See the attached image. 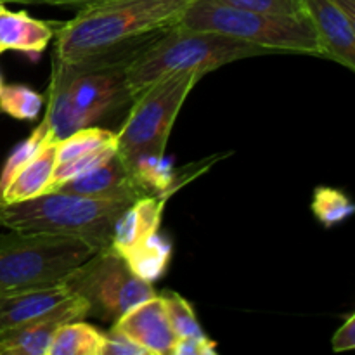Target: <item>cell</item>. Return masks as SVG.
Listing matches in <instances>:
<instances>
[{
  "mask_svg": "<svg viewBox=\"0 0 355 355\" xmlns=\"http://www.w3.org/2000/svg\"><path fill=\"white\" fill-rule=\"evenodd\" d=\"M194 0H103L76 9L55 24V58L62 62L107 51L125 42L173 26Z\"/></svg>",
  "mask_w": 355,
  "mask_h": 355,
  "instance_id": "cell-1",
  "label": "cell"
},
{
  "mask_svg": "<svg viewBox=\"0 0 355 355\" xmlns=\"http://www.w3.org/2000/svg\"><path fill=\"white\" fill-rule=\"evenodd\" d=\"M121 66L90 68L54 59L42 120L49 142H59L80 128L94 127L130 106L134 97Z\"/></svg>",
  "mask_w": 355,
  "mask_h": 355,
  "instance_id": "cell-2",
  "label": "cell"
},
{
  "mask_svg": "<svg viewBox=\"0 0 355 355\" xmlns=\"http://www.w3.org/2000/svg\"><path fill=\"white\" fill-rule=\"evenodd\" d=\"M128 205L125 200L47 191L17 203H0V225L24 234L82 239L99 252L111 246L114 222Z\"/></svg>",
  "mask_w": 355,
  "mask_h": 355,
  "instance_id": "cell-3",
  "label": "cell"
},
{
  "mask_svg": "<svg viewBox=\"0 0 355 355\" xmlns=\"http://www.w3.org/2000/svg\"><path fill=\"white\" fill-rule=\"evenodd\" d=\"M200 78L203 76L196 71L170 73L146 87L132 101L116 132V155L141 184L142 177L165 158L177 114Z\"/></svg>",
  "mask_w": 355,
  "mask_h": 355,
  "instance_id": "cell-4",
  "label": "cell"
},
{
  "mask_svg": "<svg viewBox=\"0 0 355 355\" xmlns=\"http://www.w3.org/2000/svg\"><path fill=\"white\" fill-rule=\"evenodd\" d=\"M184 30L208 31L248 42L267 52L321 58V45L307 14H274L243 9L222 0H194L177 21Z\"/></svg>",
  "mask_w": 355,
  "mask_h": 355,
  "instance_id": "cell-5",
  "label": "cell"
},
{
  "mask_svg": "<svg viewBox=\"0 0 355 355\" xmlns=\"http://www.w3.org/2000/svg\"><path fill=\"white\" fill-rule=\"evenodd\" d=\"M262 54L269 52L248 42L173 24L127 66L125 75L132 97H135L170 73L196 71L205 76L239 59Z\"/></svg>",
  "mask_w": 355,
  "mask_h": 355,
  "instance_id": "cell-6",
  "label": "cell"
},
{
  "mask_svg": "<svg viewBox=\"0 0 355 355\" xmlns=\"http://www.w3.org/2000/svg\"><path fill=\"white\" fill-rule=\"evenodd\" d=\"M96 252L68 236L0 234V295L54 286Z\"/></svg>",
  "mask_w": 355,
  "mask_h": 355,
  "instance_id": "cell-7",
  "label": "cell"
},
{
  "mask_svg": "<svg viewBox=\"0 0 355 355\" xmlns=\"http://www.w3.org/2000/svg\"><path fill=\"white\" fill-rule=\"evenodd\" d=\"M62 283L87 302L89 315L106 322H116L125 312L156 295L151 283L134 274L111 246L75 267Z\"/></svg>",
  "mask_w": 355,
  "mask_h": 355,
  "instance_id": "cell-8",
  "label": "cell"
},
{
  "mask_svg": "<svg viewBox=\"0 0 355 355\" xmlns=\"http://www.w3.org/2000/svg\"><path fill=\"white\" fill-rule=\"evenodd\" d=\"M314 26L321 58L355 71V0H302Z\"/></svg>",
  "mask_w": 355,
  "mask_h": 355,
  "instance_id": "cell-9",
  "label": "cell"
},
{
  "mask_svg": "<svg viewBox=\"0 0 355 355\" xmlns=\"http://www.w3.org/2000/svg\"><path fill=\"white\" fill-rule=\"evenodd\" d=\"M89 315V305L73 293L66 302L49 314L23 326L0 331V355H47L54 333L69 321H80Z\"/></svg>",
  "mask_w": 355,
  "mask_h": 355,
  "instance_id": "cell-10",
  "label": "cell"
},
{
  "mask_svg": "<svg viewBox=\"0 0 355 355\" xmlns=\"http://www.w3.org/2000/svg\"><path fill=\"white\" fill-rule=\"evenodd\" d=\"M52 191L82 194V196L90 198L125 200L130 203L149 194L148 189L125 168L123 162L118 155L111 156L107 162L101 163L99 166L82 173V175L58 184Z\"/></svg>",
  "mask_w": 355,
  "mask_h": 355,
  "instance_id": "cell-11",
  "label": "cell"
},
{
  "mask_svg": "<svg viewBox=\"0 0 355 355\" xmlns=\"http://www.w3.org/2000/svg\"><path fill=\"white\" fill-rule=\"evenodd\" d=\"M118 329L144 347L149 355H172L175 333L168 322L162 297H151L125 312L116 322Z\"/></svg>",
  "mask_w": 355,
  "mask_h": 355,
  "instance_id": "cell-12",
  "label": "cell"
},
{
  "mask_svg": "<svg viewBox=\"0 0 355 355\" xmlns=\"http://www.w3.org/2000/svg\"><path fill=\"white\" fill-rule=\"evenodd\" d=\"M64 283L0 295V331L23 326L58 309L71 297Z\"/></svg>",
  "mask_w": 355,
  "mask_h": 355,
  "instance_id": "cell-13",
  "label": "cell"
},
{
  "mask_svg": "<svg viewBox=\"0 0 355 355\" xmlns=\"http://www.w3.org/2000/svg\"><path fill=\"white\" fill-rule=\"evenodd\" d=\"M165 201L166 198L159 194H148L128 205L114 222L111 248L121 255L153 232L159 231Z\"/></svg>",
  "mask_w": 355,
  "mask_h": 355,
  "instance_id": "cell-14",
  "label": "cell"
},
{
  "mask_svg": "<svg viewBox=\"0 0 355 355\" xmlns=\"http://www.w3.org/2000/svg\"><path fill=\"white\" fill-rule=\"evenodd\" d=\"M54 35L55 24L35 19L24 10L10 12L6 7L0 10V54L6 51L42 54Z\"/></svg>",
  "mask_w": 355,
  "mask_h": 355,
  "instance_id": "cell-15",
  "label": "cell"
},
{
  "mask_svg": "<svg viewBox=\"0 0 355 355\" xmlns=\"http://www.w3.org/2000/svg\"><path fill=\"white\" fill-rule=\"evenodd\" d=\"M55 151H58V142H45L37 155L21 166L19 172L10 179L6 189L0 193V203L9 205L17 201L30 200V198L40 196L47 193L52 182V173H54Z\"/></svg>",
  "mask_w": 355,
  "mask_h": 355,
  "instance_id": "cell-16",
  "label": "cell"
},
{
  "mask_svg": "<svg viewBox=\"0 0 355 355\" xmlns=\"http://www.w3.org/2000/svg\"><path fill=\"white\" fill-rule=\"evenodd\" d=\"M172 243L165 236L159 234V231H156L146 239H142L141 243L132 246L130 250L121 253V257L127 260L128 267L141 279L155 283L165 274L170 259H172Z\"/></svg>",
  "mask_w": 355,
  "mask_h": 355,
  "instance_id": "cell-17",
  "label": "cell"
},
{
  "mask_svg": "<svg viewBox=\"0 0 355 355\" xmlns=\"http://www.w3.org/2000/svg\"><path fill=\"white\" fill-rule=\"evenodd\" d=\"M104 333L80 321H69L54 333L47 355H101Z\"/></svg>",
  "mask_w": 355,
  "mask_h": 355,
  "instance_id": "cell-18",
  "label": "cell"
},
{
  "mask_svg": "<svg viewBox=\"0 0 355 355\" xmlns=\"http://www.w3.org/2000/svg\"><path fill=\"white\" fill-rule=\"evenodd\" d=\"M107 146H116V132L94 125V127L80 128V130L73 132L71 135L59 141L55 158H58V163L69 162V159L87 156L90 153L107 148Z\"/></svg>",
  "mask_w": 355,
  "mask_h": 355,
  "instance_id": "cell-19",
  "label": "cell"
},
{
  "mask_svg": "<svg viewBox=\"0 0 355 355\" xmlns=\"http://www.w3.org/2000/svg\"><path fill=\"white\" fill-rule=\"evenodd\" d=\"M44 106V97L28 85L14 83L0 89V111L21 121H35Z\"/></svg>",
  "mask_w": 355,
  "mask_h": 355,
  "instance_id": "cell-20",
  "label": "cell"
},
{
  "mask_svg": "<svg viewBox=\"0 0 355 355\" xmlns=\"http://www.w3.org/2000/svg\"><path fill=\"white\" fill-rule=\"evenodd\" d=\"M354 211V203L340 189L321 186L314 191V196H312V214L318 217V220L324 227H335L340 222L347 220Z\"/></svg>",
  "mask_w": 355,
  "mask_h": 355,
  "instance_id": "cell-21",
  "label": "cell"
},
{
  "mask_svg": "<svg viewBox=\"0 0 355 355\" xmlns=\"http://www.w3.org/2000/svg\"><path fill=\"white\" fill-rule=\"evenodd\" d=\"M159 297L163 298L168 322L177 338H201V336H207L200 321H198L193 305L186 298L170 290L163 291Z\"/></svg>",
  "mask_w": 355,
  "mask_h": 355,
  "instance_id": "cell-22",
  "label": "cell"
},
{
  "mask_svg": "<svg viewBox=\"0 0 355 355\" xmlns=\"http://www.w3.org/2000/svg\"><path fill=\"white\" fill-rule=\"evenodd\" d=\"M47 141V130H45L44 123L40 121L37 128L31 132V135L28 139H24L23 142L16 146L12 149V153L9 155V158L3 163V168L0 172V193L6 189L7 184L10 182L14 175L21 170V166L26 165L31 158L38 153V149L45 144Z\"/></svg>",
  "mask_w": 355,
  "mask_h": 355,
  "instance_id": "cell-23",
  "label": "cell"
},
{
  "mask_svg": "<svg viewBox=\"0 0 355 355\" xmlns=\"http://www.w3.org/2000/svg\"><path fill=\"white\" fill-rule=\"evenodd\" d=\"M101 355H149V352L137 342H134L130 336L125 335L121 329L113 326L110 331L104 333Z\"/></svg>",
  "mask_w": 355,
  "mask_h": 355,
  "instance_id": "cell-24",
  "label": "cell"
},
{
  "mask_svg": "<svg viewBox=\"0 0 355 355\" xmlns=\"http://www.w3.org/2000/svg\"><path fill=\"white\" fill-rule=\"evenodd\" d=\"M231 6L274 14H304L302 0H222Z\"/></svg>",
  "mask_w": 355,
  "mask_h": 355,
  "instance_id": "cell-25",
  "label": "cell"
},
{
  "mask_svg": "<svg viewBox=\"0 0 355 355\" xmlns=\"http://www.w3.org/2000/svg\"><path fill=\"white\" fill-rule=\"evenodd\" d=\"M217 352V343L208 336L201 338H177L172 355H214Z\"/></svg>",
  "mask_w": 355,
  "mask_h": 355,
  "instance_id": "cell-26",
  "label": "cell"
},
{
  "mask_svg": "<svg viewBox=\"0 0 355 355\" xmlns=\"http://www.w3.org/2000/svg\"><path fill=\"white\" fill-rule=\"evenodd\" d=\"M331 343L335 352H349L355 349V314H350L347 321L336 329Z\"/></svg>",
  "mask_w": 355,
  "mask_h": 355,
  "instance_id": "cell-27",
  "label": "cell"
},
{
  "mask_svg": "<svg viewBox=\"0 0 355 355\" xmlns=\"http://www.w3.org/2000/svg\"><path fill=\"white\" fill-rule=\"evenodd\" d=\"M103 2V0H47L49 6H64L73 7V9H80L83 6H90V3Z\"/></svg>",
  "mask_w": 355,
  "mask_h": 355,
  "instance_id": "cell-28",
  "label": "cell"
},
{
  "mask_svg": "<svg viewBox=\"0 0 355 355\" xmlns=\"http://www.w3.org/2000/svg\"><path fill=\"white\" fill-rule=\"evenodd\" d=\"M0 3H47V0H0Z\"/></svg>",
  "mask_w": 355,
  "mask_h": 355,
  "instance_id": "cell-29",
  "label": "cell"
},
{
  "mask_svg": "<svg viewBox=\"0 0 355 355\" xmlns=\"http://www.w3.org/2000/svg\"><path fill=\"white\" fill-rule=\"evenodd\" d=\"M3 87V82H2V76H0V89H2Z\"/></svg>",
  "mask_w": 355,
  "mask_h": 355,
  "instance_id": "cell-30",
  "label": "cell"
},
{
  "mask_svg": "<svg viewBox=\"0 0 355 355\" xmlns=\"http://www.w3.org/2000/svg\"><path fill=\"white\" fill-rule=\"evenodd\" d=\"M3 7H6V6H3V3H0V10H2V9H3Z\"/></svg>",
  "mask_w": 355,
  "mask_h": 355,
  "instance_id": "cell-31",
  "label": "cell"
}]
</instances>
